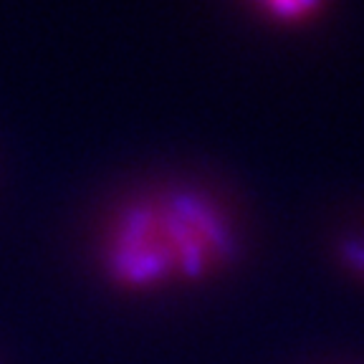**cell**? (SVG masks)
<instances>
[{
	"label": "cell",
	"instance_id": "1",
	"mask_svg": "<svg viewBox=\"0 0 364 364\" xmlns=\"http://www.w3.org/2000/svg\"><path fill=\"white\" fill-rule=\"evenodd\" d=\"M245 228L220 190L198 180H162L122 195L91 240L102 284L149 299L218 284L243 263Z\"/></svg>",
	"mask_w": 364,
	"mask_h": 364
},
{
	"label": "cell",
	"instance_id": "2",
	"mask_svg": "<svg viewBox=\"0 0 364 364\" xmlns=\"http://www.w3.org/2000/svg\"><path fill=\"white\" fill-rule=\"evenodd\" d=\"M263 16L273 18L281 23H299L306 21L309 16L316 13V8L321 6V0H250Z\"/></svg>",
	"mask_w": 364,
	"mask_h": 364
}]
</instances>
